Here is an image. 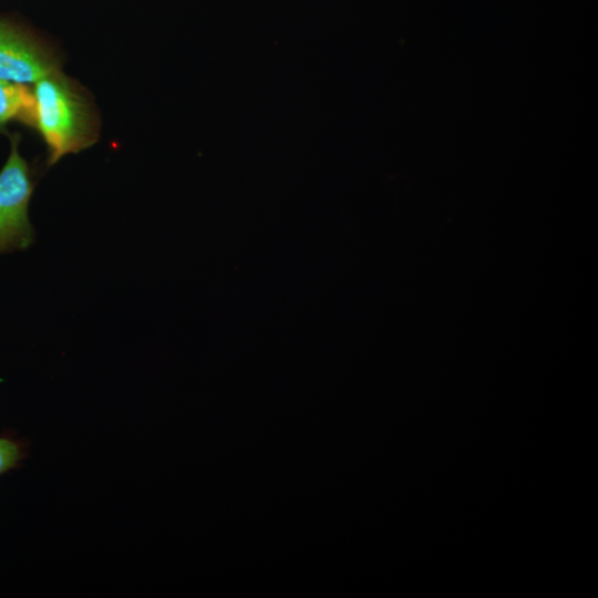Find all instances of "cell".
I'll use <instances>...</instances> for the list:
<instances>
[{
  "mask_svg": "<svg viewBox=\"0 0 598 598\" xmlns=\"http://www.w3.org/2000/svg\"><path fill=\"white\" fill-rule=\"evenodd\" d=\"M10 142L9 157L0 169V254L23 250L34 241L28 215L34 181L28 162L19 153V135H11Z\"/></svg>",
  "mask_w": 598,
  "mask_h": 598,
  "instance_id": "cell-2",
  "label": "cell"
},
{
  "mask_svg": "<svg viewBox=\"0 0 598 598\" xmlns=\"http://www.w3.org/2000/svg\"><path fill=\"white\" fill-rule=\"evenodd\" d=\"M27 455L25 443L10 435L0 436V475L18 467Z\"/></svg>",
  "mask_w": 598,
  "mask_h": 598,
  "instance_id": "cell-5",
  "label": "cell"
},
{
  "mask_svg": "<svg viewBox=\"0 0 598 598\" xmlns=\"http://www.w3.org/2000/svg\"><path fill=\"white\" fill-rule=\"evenodd\" d=\"M60 70V56L49 42L0 18V80L30 85Z\"/></svg>",
  "mask_w": 598,
  "mask_h": 598,
  "instance_id": "cell-3",
  "label": "cell"
},
{
  "mask_svg": "<svg viewBox=\"0 0 598 598\" xmlns=\"http://www.w3.org/2000/svg\"><path fill=\"white\" fill-rule=\"evenodd\" d=\"M34 121L47 148V166L91 147L100 136L97 110L82 85L53 72L33 84Z\"/></svg>",
  "mask_w": 598,
  "mask_h": 598,
  "instance_id": "cell-1",
  "label": "cell"
},
{
  "mask_svg": "<svg viewBox=\"0 0 598 598\" xmlns=\"http://www.w3.org/2000/svg\"><path fill=\"white\" fill-rule=\"evenodd\" d=\"M34 96L29 85L0 80V132L11 122L33 128Z\"/></svg>",
  "mask_w": 598,
  "mask_h": 598,
  "instance_id": "cell-4",
  "label": "cell"
}]
</instances>
